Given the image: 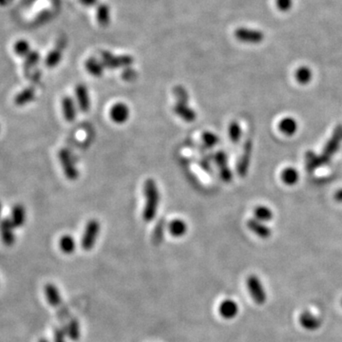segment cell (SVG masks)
<instances>
[{
    "label": "cell",
    "instance_id": "d6a6232c",
    "mask_svg": "<svg viewBox=\"0 0 342 342\" xmlns=\"http://www.w3.org/2000/svg\"><path fill=\"white\" fill-rule=\"evenodd\" d=\"M202 144L204 147L212 149L219 144V136L211 132H205L202 135Z\"/></svg>",
    "mask_w": 342,
    "mask_h": 342
},
{
    "label": "cell",
    "instance_id": "603a6c76",
    "mask_svg": "<svg viewBox=\"0 0 342 342\" xmlns=\"http://www.w3.org/2000/svg\"><path fill=\"white\" fill-rule=\"evenodd\" d=\"M35 97V89L32 87L24 88L15 97V104L17 105H26L32 102Z\"/></svg>",
    "mask_w": 342,
    "mask_h": 342
},
{
    "label": "cell",
    "instance_id": "f35d334b",
    "mask_svg": "<svg viewBox=\"0 0 342 342\" xmlns=\"http://www.w3.org/2000/svg\"><path fill=\"white\" fill-rule=\"evenodd\" d=\"M334 200L336 202H342V188L338 189L335 193H334Z\"/></svg>",
    "mask_w": 342,
    "mask_h": 342
},
{
    "label": "cell",
    "instance_id": "74e56055",
    "mask_svg": "<svg viewBox=\"0 0 342 342\" xmlns=\"http://www.w3.org/2000/svg\"><path fill=\"white\" fill-rule=\"evenodd\" d=\"M80 2H81L83 5H85V6L91 7V6L96 5L98 0H80Z\"/></svg>",
    "mask_w": 342,
    "mask_h": 342
},
{
    "label": "cell",
    "instance_id": "ba28073f",
    "mask_svg": "<svg viewBox=\"0 0 342 342\" xmlns=\"http://www.w3.org/2000/svg\"><path fill=\"white\" fill-rule=\"evenodd\" d=\"M214 162L219 170V177L224 183H230L233 179V173L228 165L227 155L224 151L219 150L214 154Z\"/></svg>",
    "mask_w": 342,
    "mask_h": 342
},
{
    "label": "cell",
    "instance_id": "277c9868",
    "mask_svg": "<svg viewBox=\"0 0 342 342\" xmlns=\"http://www.w3.org/2000/svg\"><path fill=\"white\" fill-rule=\"evenodd\" d=\"M100 229H101V224L96 219L88 220L84 230L82 239H81V246L84 250L88 251L94 247L97 238L100 233Z\"/></svg>",
    "mask_w": 342,
    "mask_h": 342
},
{
    "label": "cell",
    "instance_id": "8992f818",
    "mask_svg": "<svg viewBox=\"0 0 342 342\" xmlns=\"http://www.w3.org/2000/svg\"><path fill=\"white\" fill-rule=\"evenodd\" d=\"M246 285L251 298H253V300L257 304L262 305L266 301L267 294L259 277H257L256 275L249 276L246 281Z\"/></svg>",
    "mask_w": 342,
    "mask_h": 342
},
{
    "label": "cell",
    "instance_id": "2e32d148",
    "mask_svg": "<svg viewBox=\"0 0 342 342\" xmlns=\"http://www.w3.org/2000/svg\"><path fill=\"white\" fill-rule=\"evenodd\" d=\"M75 96L79 108L83 112H87L90 107V100L88 95V90L85 85L79 84L75 87Z\"/></svg>",
    "mask_w": 342,
    "mask_h": 342
},
{
    "label": "cell",
    "instance_id": "8fae6325",
    "mask_svg": "<svg viewBox=\"0 0 342 342\" xmlns=\"http://www.w3.org/2000/svg\"><path fill=\"white\" fill-rule=\"evenodd\" d=\"M65 45H66V41L63 38H60L55 45V48L51 50L47 54L46 59H45V65L48 68H54L60 63Z\"/></svg>",
    "mask_w": 342,
    "mask_h": 342
},
{
    "label": "cell",
    "instance_id": "9a60e30c",
    "mask_svg": "<svg viewBox=\"0 0 342 342\" xmlns=\"http://www.w3.org/2000/svg\"><path fill=\"white\" fill-rule=\"evenodd\" d=\"M247 227L249 230H251L255 235L261 239H268L271 236V230L267 225L263 223V221H261L257 219H248L247 221Z\"/></svg>",
    "mask_w": 342,
    "mask_h": 342
},
{
    "label": "cell",
    "instance_id": "5b68a950",
    "mask_svg": "<svg viewBox=\"0 0 342 342\" xmlns=\"http://www.w3.org/2000/svg\"><path fill=\"white\" fill-rule=\"evenodd\" d=\"M58 159L66 178L69 179L70 181H75L76 179H78L79 171L75 166L74 160L71 156L70 150L67 149H60L58 152Z\"/></svg>",
    "mask_w": 342,
    "mask_h": 342
},
{
    "label": "cell",
    "instance_id": "7a4b0ae2",
    "mask_svg": "<svg viewBox=\"0 0 342 342\" xmlns=\"http://www.w3.org/2000/svg\"><path fill=\"white\" fill-rule=\"evenodd\" d=\"M44 292L49 303L56 310L62 323L67 324L73 317L70 316L69 310L65 306L57 287L52 283H48L47 285H45Z\"/></svg>",
    "mask_w": 342,
    "mask_h": 342
},
{
    "label": "cell",
    "instance_id": "f1b7e54d",
    "mask_svg": "<svg viewBox=\"0 0 342 342\" xmlns=\"http://www.w3.org/2000/svg\"><path fill=\"white\" fill-rule=\"evenodd\" d=\"M313 77V72L306 66H301L295 72V78L300 85H306Z\"/></svg>",
    "mask_w": 342,
    "mask_h": 342
},
{
    "label": "cell",
    "instance_id": "f546056e",
    "mask_svg": "<svg viewBox=\"0 0 342 342\" xmlns=\"http://www.w3.org/2000/svg\"><path fill=\"white\" fill-rule=\"evenodd\" d=\"M255 219H259L263 222L269 221L273 219V211L265 205H259L254 209Z\"/></svg>",
    "mask_w": 342,
    "mask_h": 342
},
{
    "label": "cell",
    "instance_id": "83f0119b",
    "mask_svg": "<svg viewBox=\"0 0 342 342\" xmlns=\"http://www.w3.org/2000/svg\"><path fill=\"white\" fill-rule=\"evenodd\" d=\"M165 229H166V221L165 219H161L156 223L152 232L151 242L154 246H158L162 244L164 240V235H165Z\"/></svg>",
    "mask_w": 342,
    "mask_h": 342
},
{
    "label": "cell",
    "instance_id": "7402d4cb",
    "mask_svg": "<svg viewBox=\"0 0 342 342\" xmlns=\"http://www.w3.org/2000/svg\"><path fill=\"white\" fill-rule=\"evenodd\" d=\"M85 68L89 74L94 77H101L104 73V65L102 62L98 61L96 58H88L85 63Z\"/></svg>",
    "mask_w": 342,
    "mask_h": 342
},
{
    "label": "cell",
    "instance_id": "1f68e13d",
    "mask_svg": "<svg viewBox=\"0 0 342 342\" xmlns=\"http://www.w3.org/2000/svg\"><path fill=\"white\" fill-rule=\"evenodd\" d=\"M228 135L232 143L237 144L242 138V128L237 121H232L228 126Z\"/></svg>",
    "mask_w": 342,
    "mask_h": 342
},
{
    "label": "cell",
    "instance_id": "e575fe53",
    "mask_svg": "<svg viewBox=\"0 0 342 342\" xmlns=\"http://www.w3.org/2000/svg\"><path fill=\"white\" fill-rule=\"evenodd\" d=\"M276 6L281 12H288L293 6V0H276Z\"/></svg>",
    "mask_w": 342,
    "mask_h": 342
},
{
    "label": "cell",
    "instance_id": "9c48e42d",
    "mask_svg": "<svg viewBox=\"0 0 342 342\" xmlns=\"http://www.w3.org/2000/svg\"><path fill=\"white\" fill-rule=\"evenodd\" d=\"M252 148H253V145L251 141H247L244 146L243 153L239 159L237 165L238 174L241 177H246L248 172L249 166H250V160L252 156Z\"/></svg>",
    "mask_w": 342,
    "mask_h": 342
},
{
    "label": "cell",
    "instance_id": "b9f144b4",
    "mask_svg": "<svg viewBox=\"0 0 342 342\" xmlns=\"http://www.w3.org/2000/svg\"><path fill=\"white\" fill-rule=\"evenodd\" d=\"M341 305H342V300H341Z\"/></svg>",
    "mask_w": 342,
    "mask_h": 342
},
{
    "label": "cell",
    "instance_id": "44dd1931",
    "mask_svg": "<svg viewBox=\"0 0 342 342\" xmlns=\"http://www.w3.org/2000/svg\"><path fill=\"white\" fill-rule=\"evenodd\" d=\"M26 220V212L25 208L21 204H17L14 206L11 215V222L14 227H20L25 223Z\"/></svg>",
    "mask_w": 342,
    "mask_h": 342
},
{
    "label": "cell",
    "instance_id": "d590c367",
    "mask_svg": "<svg viewBox=\"0 0 342 342\" xmlns=\"http://www.w3.org/2000/svg\"><path fill=\"white\" fill-rule=\"evenodd\" d=\"M137 75H138L137 71L132 69L131 67L126 68L122 73V77L126 81H133L137 78Z\"/></svg>",
    "mask_w": 342,
    "mask_h": 342
},
{
    "label": "cell",
    "instance_id": "d6986e66",
    "mask_svg": "<svg viewBox=\"0 0 342 342\" xmlns=\"http://www.w3.org/2000/svg\"><path fill=\"white\" fill-rule=\"evenodd\" d=\"M298 128V122L293 117H284L279 123V131L286 136H293Z\"/></svg>",
    "mask_w": 342,
    "mask_h": 342
},
{
    "label": "cell",
    "instance_id": "8d00e7d4",
    "mask_svg": "<svg viewBox=\"0 0 342 342\" xmlns=\"http://www.w3.org/2000/svg\"><path fill=\"white\" fill-rule=\"evenodd\" d=\"M53 336H54V342H66L65 333L63 332V330L59 329V328L54 329Z\"/></svg>",
    "mask_w": 342,
    "mask_h": 342
},
{
    "label": "cell",
    "instance_id": "4316f807",
    "mask_svg": "<svg viewBox=\"0 0 342 342\" xmlns=\"http://www.w3.org/2000/svg\"><path fill=\"white\" fill-rule=\"evenodd\" d=\"M58 246L64 254L70 255L72 254L75 251L76 248V244L74 239L71 237L70 235H64L59 239L58 242Z\"/></svg>",
    "mask_w": 342,
    "mask_h": 342
},
{
    "label": "cell",
    "instance_id": "5bb4252c",
    "mask_svg": "<svg viewBox=\"0 0 342 342\" xmlns=\"http://www.w3.org/2000/svg\"><path fill=\"white\" fill-rule=\"evenodd\" d=\"M239 305L233 299H224L219 305V314L225 319H232L237 316Z\"/></svg>",
    "mask_w": 342,
    "mask_h": 342
},
{
    "label": "cell",
    "instance_id": "52a82bcc",
    "mask_svg": "<svg viewBox=\"0 0 342 342\" xmlns=\"http://www.w3.org/2000/svg\"><path fill=\"white\" fill-rule=\"evenodd\" d=\"M236 39L248 44H259L262 43L264 39V35L261 31L247 29V28H239L235 31Z\"/></svg>",
    "mask_w": 342,
    "mask_h": 342
},
{
    "label": "cell",
    "instance_id": "30bf717a",
    "mask_svg": "<svg viewBox=\"0 0 342 342\" xmlns=\"http://www.w3.org/2000/svg\"><path fill=\"white\" fill-rule=\"evenodd\" d=\"M109 116L114 123L125 124L131 116V109L125 103H116L111 106Z\"/></svg>",
    "mask_w": 342,
    "mask_h": 342
},
{
    "label": "cell",
    "instance_id": "d4e9b609",
    "mask_svg": "<svg viewBox=\"0 0 342 342\" xmlns=\"http://www.w3.org/2000/svg\"><path fill=\"white\" fill-rule=\"evenodd\" d=\"M12 50L14 54H16L18 57H26L32 52L31 46L25 39L16 40L12 46Z\"/></svg>",
    "mask_w": 342,
    "mask_h": 342
},
{
    "label": "cell",
    "instance_id": "836d02e7",
    "mask_svg": "<svg viewBox=\"0 0 342 342\" xmlns=\"http://www.w3.org/2000/svg\"><path fill=\"white\" fill-rule=\"evenodd\" d=\"M173 93L175 95L177 101H179V102H185V103L189 102L188 92H187V90L183 86L178 85V86L174 87V88H173Z\"/></svg>",
    "mask_w": 342,
    "mask_h": 342
},
{
    "label": "cell",
    "instance_id": "4fadbf2b",
    "mask_svg": "<svg viewBox=\"0 0 342 342\" xmlns=\"http://www.w3.org/2000/svg\"><path fill=\"white\" fill-rule=\"evenodd\" d=\"M299 323L307 331H316L321 326V319L309 311H305L299 316Z\"/></svg>",
    "mask_w": 342,
    "mask_h": 342
},
{
    "label": "cell",
    "instance_id": "60d3db41",
    "mask_svg": "<svg viewBox=\"0 0 342 342\" xmlns=\"http://www.w3.org/2000/svg\"><path fill=\"white\" fill-rule=\"evenodd\" d=\"M38 342H48V341H47L46 339H43V338H42V339H40V340H39V341Z\"/></svg>",
    "mask_w": 342,
    "mask_h": 342
},
{
    "label": "cell",
    "instance_id": "cb8c5ba5",
    "mask_svg": "<svg viewBox=\"0 0 342 342\" xmlns=\"http://www.w3.org/2000/svg\"><path fill=\"white\" fill-rule=\"evenodd\" d=\"M281 181L286 185H295L298 182L299 173L294 167H286L282 170L281 174Z\"/></svg>",
    "mask_w": 342,
    "mask_h": 342
},
{
    "label": "cell",
    "instance_id": "ac0fdd59",
    "mask_svg": "<svg viewBox=\"0 0 342 342\" xmlns=\"http://www.w3.org/2000/svg\"><path fill=\"white\" fill-rule=\"evenodd\" d=\"M62 110L65 119L68 122H73L76 118V107L75 104L70 96L63 97L62 99Z\"/></svg>",
    "mask_w": 342,
    "mask_h": 342
},
{
    "label": "cell",
    "instance_id": "7c38bea8",
    "mask_svg": "<svg viewBox=\"0 0 342 342\" xmlns=\"http://www.w3.org/2000/svg\"><path fill=\"white\" fill-rule=\"evenodd\" d=\"M173 111L178 117H180L186 123H192L197 118V114L195 110L191 106L188 105V103L185 102L177 101L175 105H173Z\"/></svg>",
    "mask_w": 342,
    "mask_h": 342
},
{
    "label": "cell",
    "instance_id": "e0dca14e",
    "mask_svg": "<svg viewBox=\"0 0 342 342\" xmlns=\"http://www.w3.org/2000/svg\"><path fill=\"white\" fill-rule=\"evenodd\" d=\"M14 225L9 219H3L0 223V234L3 243L6 246H13L15 243V235H14Z\"/></svg>",
    "mask_w": 342,
    "mask_h": 342
},
{
    "label": "cell",
    "instance_id": "ab89813d",
    "mask_svg": "<svg viewBox=\"0 0 342 342\" xmlns=\"http://www.w3.org/2000/svg\"><path fill=\"white\" fill-rule=\"evenodd\" d=\"M13 1H14V0H0V7L9 6L10 4H11Z\"/></svg>",
    "mask_w": 342,
    "mask_h": 342
},
{
    "label": "cell",
    "instance_id": "ffe728a7",
    "mask_svg": "<svg viewBox=\"0 0 342 342\" xmlns=\"http://www.w3.org/2000/svg\"><path fill=\"white\" fill-rule=\"evenodd\" d=\"M168 231L172 237L182 238L187 232V224L184 219H172L168 223Z\"/></svg>",
    "mask_w": 342,
    "mask_h": 342
},
{
    "label": "cell",
    "instance_id": "484cf974",
    "mask_svg": "<svg viewBox=\"0 0 342 342\" xmlns=\"http://www.w3.org/2000/svg\"><path fill=\"white\" fill-rule=\"evenodd\" d=\"M96 19L99 25L108 26L110 22V10L106 4H100L96 9Z\"/></svg>",
    "mask_w": 342,
    "mask_h": 342
},
{
    "label": "cell",
    "instance_id": "4dcf8cb0",
    "mask_svg": "<svg viewBox=\"0 0 342 342\" xmlns=\"http://www.w3.org/2000/svg\"><path fill=\"white\" fill-rule=\"evenodd\" d=\"M65 326V329H66V333L67 334L70 336V339L71 340H78L80 338V326L78 321L73 317L70 321H69L68 323Z\"/></svg>",
    "mask_w": 342,
    "mask_h": 342
},
{
    "label": "cell",
    "instance_id": "3957f363",
    "mask_svg": "<svg viewBox=\"0 0 342 342\" xmlns=\"http://www.w3.org/2000/svg\"><path fill=\"white\" fill-rule=\"evenodd\" d=\"M133 57L131 55L116 56L109 52L101 53V62L106 69L116 70L120 68H129L133 64Z\"/></svg>",
    "mask_w": 342,
    "mask_h": 342
},
{
    "label": "cell",
    "instance_id": "6da1fadb",
    "mask_svg": "<svg viewBox=\"0 0 342 342\" xmlns=\"http://www.w3.org/2000/svg\"><path fill=\"white\" fill-rule=\"evenodd\" d=\"M145 205L143 209V219L146 222H150L155 219L160 203V192L158 185L153 179H148L144 184Z\"/></svg>",
    "mask_w": 342,
    "mask_h": 342
}]
</instances>
